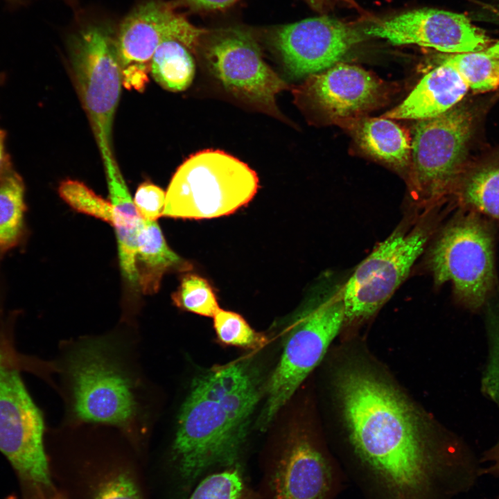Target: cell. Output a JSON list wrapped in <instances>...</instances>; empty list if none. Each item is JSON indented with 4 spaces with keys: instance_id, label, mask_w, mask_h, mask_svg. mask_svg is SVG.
<instances>
[{
    "instance_id": "ac0fdd59",
    "label": "cell",
    "mask_w": 499,
    "mask_h": 499,
    "mask_svg": "<svg viewBox=\"0 0 499 499\" xmlns=\"http://www.w3.org/2000/svg\"><path fill=\"white\" fill-rule=\"evenodd\" d=\"M112 207V223L118 242L119 258L124 277L137 283V238L144 219L136 207L113 153L101 155Z\"/></svg>"
},
{
    "instance_id": "9a60e30c",
    "label": "cell",
    "mask_w": 499,
    "mask_h": 499,
    "mask_svg": "<svg viewBox=\"0 0 499 499\" xmlns=\"http://www.w3.org/2000/svg\"><path fill=\"white\" fill-rule=\"evenodd\" d=\"M363 31L394 45L415 44L451 54L480 51L491 42L466 15L436 8L405 12Z\"/></svg>"
},
{
    "instance_id": "f35d334b",
    "label": "cell",
    "mask_w": 499,
    "mask_h": 499,
    "mask_svg": "<svg viewBox=\"0 0 499 499\" xmlns=\"http://www.w3.org/2000/svg\"><path fill=\"white\" fill-rule=\"evenodd\" d=\"M69 4L75 7L77 5L78 0H66Z\"/></svg>"
},
{
    "instance_id": "83f0119b",
    "label": "cell",
    "mask_w": 499,
    "mask_h": 499,
    "mask_svg": "<svg viewBox=\"0 0 499 499\" xmlns=\"http://www.w3.org/2000/svg\"><path fill=\"white\" fill-rule=\"evenodd\" d=\"M92 482L91 499H143L136 478L125 467L109 466Z\"/></svg>"
},
{
    "instance_id": "7c38bea8",
    "label": "cell",
    "mask_w": 499,
    "mask_h": 499,
    "mask_svg": "<svg viewBox=\"0 0 499 499\" xmlns=\"http://www.w3.org/2000/svg\"><path fill=\"white\" fill-rule=\"evenodd\" d=\"M42 414L19 371L0 358V452L22 478L51 487L44 446Z\"/></svg>"
},
{
    "instance_id": "1f68e13d",
    "label": "cell",
    "mask_w": 499,
    "mask_h": 499,
    "mask_svg": "<svg viewBox=\"0 0 499 499\" xmlns=\"http://www.w3.org/2000/svg\"><path fill=\"white\" fill-rule=\"evenodd\" d=\"M240 0H172L174 7L193 14H209L224 11Z\"/></svg>"
},
{
    "instance_id": "4fadbf2b",
    "label": "cell",
    "mask_w": 499,
    "mask_h": 499,
    "mask_svg": "<svg viewBox=\"0 0 499 499\" xmlns=\"http://www.w3.org/2000/svg\"><path fill=\"white\" fill-rule=\"evenodd\" d=\"M261 499H335L344 474L311 437L292 428L265 466Z\"/></svg>"
},
{
    "instance_id": "5b68a950",
    "label": "cell",
    "mask_w": 499,
    "mask_h": 499,
    "mask_svg": "<svg viewBox=\"0 0 499 499\" xmlns=\"http://www.w3.org/2000/svg\"><path fill=\"white\" fill-rule=\"evenodd\" d=\"M344 321L340 293L308 300L289 317L281 354L265 385V400L256 421L260 430L268 428L321 361Z\"/></svg>"
},
{
    "instance_id": "484cf974",
    "label": "cell",
    "mask_w": 499,
    "mask_h": 499,
    "mask_svg": "<svg viewBox=\"0 0 499 499\" xmlns=\"http://www.w3.org/2000/svg\"><path fill=\"white\" fill-rule=\"evenodd\" d=\"M217 342L224 346L256 350L267 342V336L254 330L238 313L219 309L213 317Z\"/></svg>"
},
{
    "instance_id": "ba28073f",
    "label": "cell",
    "mask_w": 499,
    "mask_h": 499,
    "mask_svg": "<svg viewBox=\"0 0 499 499\" xmlns=\"http://www.w3.org/2000/svg\"><path fill=\"white\" fill-rule=\"evenodd\" d=\"M473 115L455 107L435 118L418 121L412 137L409 183L414 197L437 200L453 191L463 173Z\"/></svg>"
},
{
    "instance_id": "277c9868",
    "label": "cell",
    "mask_w": 499,
    "mask_h": 499,
    "mask_svg": "<svg viewBox=\"0 0 499 499\" xmlns=\"http://www.w3.org/2000/svg\"><path fill=\"white\" fill-rule=\"evenodd\" d=\"M259 186L256 172L243 161L221 150H202L173 175L162 216L201 220L228 216L247 204Z\"/></svg>"
},
{
    "instance_id": "cb8c5ba5",
    "label": "cell",
    "mask_w": 499,
    "mask_h": 499,
    "mask_svg": "<svg viewBox=\"0 0 499 499\" xmlns=\"http://www.w3.org/2000/svg\"><path fill=\"white\" fill-rule=\"evenodd\" d=\"M442 62L452 66L474 92H489L499 87V58L487 48L480 51L451 54Z\"/></svg>"
},
{
    "instance_id": "603a6c76",
    "label": "cell",
    "mask_w": 499,
    "mask_h": 499,
    "mask_svg": "<svg viewBox=\"0 0 499 499\" xmlns=\"http://www.w3.org/2000/svg\"><path fill=\"white\" fill-rule=\"evenodd\" d=\"M193 52L177 40L163 42L152 55L150 72L164 89L181 91L191 84L195 72Z\"/></svg>"
},
{
    "instance_id": "d4e9b609",
    "label": "cell",
    "mask_w": 499,
    "mask_h": 499,
    "mask_svg": "<svg viewBox=\"0 0 499 499\" xmlns=\"http://www.w3.org/2000/svg\"><path fill=\"white\" fill-rule=\"evenodd\" d=\"M189 499H261L245 480L239 465L227 466L204 478Z\"/></svg>"
},
{
    "instance_id": "44dd1931",
    "label": "cell",
    "mask_w": 499,
    "mask_h": 499,
    "mask_svg": "<svg viewBox=\"0 0 499 499\" xmlns=\"http://www.w3.org/2000/svg\"><path fill=\"white\" fill-rule=\"evenodd\" d=\"M453 191L467 211L499 221V157L462 173Z\"/></svg>"
},
{
    "instance_id": "d6a6232c",
    "label": "cell",
    "mask_w": 499,
    "mask_h": 499,
    "mask_svg": "<svg viewBox=\"0 0 499 499\" xmlns=\"http://www.w3.org/2000/svg\"><path fill=\"white\" fill-rule=\"evenodd\" d=\"M484 461L489 462L490 466L481 470V475L486 473L499 477V443L487 450L484 454Z\"/></svg>"
},
{
    "instance_id": "4316f807",
    "label": "cell",
    "mask_w": 499,
    "mask_h": 499,
    "mask_svg": "<svg viewBox=\"0 0 499 499\" xmlns=\"http://www.w3.org/2000/svg\"><path fill=\"white\" fill-rule=\"evenodd\" d=\"M174 304L183 310L213 317L220 309L216 294L207 279L187 273L172 294Z\"/></svg>"
},
{
    "instance_id": "e0dca14e",
    "label": "cell",
    "mask_w": 499,
    "mask_h": 499,
    "mask_svg": "<svg viewBox=\"0 0 499 499\" xmlns=\"http://www.w3.org/2000/svg\"><path fill=\"white\" fill-rule=\"evenodd\" d=\"M469 88L458 72L444 62L418 82L409 95L383 116L393 120H425L456 106Z\"/></svg>"
},
{
    "instance_id": "6da1fadb",
    "label": "cell",
    "mask_w": 499,
    "mask_h": 499,
    "mask_svg": "<svg viewBox=\"0 0 499 499\" xmlns=\"http://www.w3.org/2000/svg\"><path fill=\"white\" fill-rule=\"evenodd\" d=\"M338 385L371 498L452 499L473 487L480 469L472 457L431 448L392 387L358 369L342 371Z\"/></svg>"
},
{
    "instance_id": "ab89813d",
    "label": "cell",
    "mask_w": 499,
    "mask_h": 499,
    "mask_svg": "<svg viewBox=\"0 0 499 499\" xmlns=\"http://www.w3.org/2000/svg\"><path fill=\"white\" fill-rule=\"evenodd\" d=\"M1 357H2V355H1V353H0V358H1Z\"/></svg>"
},
{
    "instance_id": "7a4b0ae2",
    "label": "cell",
    "mask_w": 499,
    "mask_h": 499,
    "mask_svg": "<svg viewBox=\"0 0 499 499\" xmlns=\"http://www.w3.org/2000/svg\"><path fill=\"white\" fill-rule=\"evenodd\" d=\"M265 383L250 357L213 366L190 383L177 414L171 459L184 488L216 466L238 464Z\"/></svg>"
},
{
    "instance_id": "8992f818",
    "label": "cell",
    "mask_w": 499,
    "mask_h": 499,
    "mask_svg": "<svg viewBox=\"0 0 499 499\" xmlns=\"http://www.w3.org/2000/svg\"><path fill=\"white\" fill-rule=\"evenodd\" d=\"M77 28L69 38L76 85L100 155L112 152L113 119L123 85L116 31L98 19L81 21Z\"/></svg>"
},
{
    "instance_id": "74e56055",
    "label": "cell",
    "mask_w": 499,
    "mask_h": 499,
    "mask_svg": "<svg viewBox=\"0 0 499 499\" xmlns=\"http://www.w3.org/2000/svg\"><path fill=\"white\" fill-rule=\"evenodd\" d=\"M11 6H21L25 2V0H5Z\"/></svg>"
},
{
    "instance_id": "5bb4252c",
    "label": "cell",
    "mask_w": 499,
    "mask_h": 499,
    "mask_svg": "<svg viewBox=\"0 0 499 499\" xmlns=\"http://www.w3.org/2000/svg\"><path fill=\"white\" fill-rule=\"evenodd\" d=\"M264 32L293 78L312 76L334 66L365 35L326 15L274 26Z\"/></svg>"
},
{
    "instance_id": "8fae6325",
    "label": "cell",
    "mask_w": 499,
    "mask_h": 499,
    "mask_svg": "<svg viewBox=\"0 0 499 499\" xmlns=\"http://www.w3.org/2000/svg\"><path fill=\"white\" fill-rule=\"evenodd\" d=\"M430 233L421 225L399 229L360 263L340 292L345 321L370 317L391 297L423 251Z\"/></svg>"
},
{
    "instance_id": "f1b7e54d",
    "label": "cell",
    "mask_w": 499,
    "mask_h": 499,
    "mask_svg": "<svg viewBox=\"0 0 499 499\" xmlns=\"http://www.w3.org/2000/svg\"><path fill=\"white\" fill-rule=\"evenodd\" d=\"M62 199L74 210L100 219L112 225V207L83 183L73 180L62 182L58 188Z\"/></svg>"
},
{
    "instance_id": "836d02e7",
    "label": "cell",
    "mask_w": 499,
    "mask_h": 499,
    "mask_svg": "<svg viewBox=\"0 0 499 499\" xmlns=\"http://www.w3.org/2000/svg\"><path fill=\"white\" fill-rule=\"evenodd\" d=\"M6 132L0 129V181L12 171L5 148Z\"/></svg>"
},
{
    "instance_id": "4dcf8cb0",
    "label": "cell",
    "mask_w": 499,
    "mask_h": 499,
    "mask_svg": "<svg viewBox=\"0 0 499 499\" xmlns=\"http://www.w3.org/2000/svg\"><path fill=\"white\" fill-rule=\"evenodd\" d=\"M166 193L151 182H143L138 187L134 202L144 220L156 221L162 216Z\"/></svg>"
},
{
    "instance_id": "30bf717a",
    "label": "cell",
    "mask_w": 499,
    "mask_h": 499,
    "mask_svg": "<svg viewBox=\"0 0 499 499\" xmlns=\"http://www.w3.org/2000/svg\"><path fill=\"white\" fill-rule=\"evenodd\" d=\"M177 10L171 1L143 0L118 26L116 46L125 88H145L152 55L163 42L177 40L198 52L205 28L195 26Z\"/></svg>"
},
{
    "instance_id": "d590c367",
    "label": "cell",
    "mask_w": 499,
    "mask_h": 499,
    "mask_svg": "<svg viewBox=\"0 0 499 499\" xmlns=\"http://www.w3.org/2000/svg\"><path fill=\"white\" fill-rule=\"evenodd\" d=\"M38 489L39 499H67L61 493L52 491L50 493L45 492V487H37Z\"/></svg>"
},
{
    "instance_id": "d6986e66",
    "label": "cell",
    "mask_w": 499,
    "mask_h": 499,
    "mask_svg": "<svg viewBox=\"0 0 499 499\" xmlns=\"http://www.w3.org/2000/svg\"><path fill=\"white\" fill-rule=\"evenodd\" d=\"M342 123L368 155L395 169H409L412 139L393 119L358 117Z\"/></svg>"
},
{
    "instance_id": "e575fe53",
    "label": "cell",
    "mask_w": 499,
    "mask_h": 499,
    "mask_svg": "<svg viewBox=\"0 0 499 499\" xmlns=\"http://www.w3.org/2000/svg\"><path fill=\"white\" fill-rule=\"evenodd\" d=\"M315 10L324 13L344 0H304Z\"/></svg>"
},
{
    "instance_id": "8d00e7d4",
    "label": "cell",
    "mask_w": 499,
    "mask_h": 499,
    "mask_svg": "<svg viewBox=\"0 0 499 499\" xmlns=\"http://www.w3.org/2000/svg\"><path fill=\"white\" fill-rule=\"evenodd\" d=\"M487 49L499 58V41L493 44H490L487 47Z\"/></svg>"
},
{
    "instance_id": "2e32d148",
    "label": "cell",
    "mask_w": 499,
    "mask_h": 499,
    "mask_svg": "<svg viewBox=\"0 0 499 499\" xmlns=\"http://www.w3.org/2000/svg\"><path fill=\"white\" fill-rule=\"evenodd\" d=\"M304 90L313 105L335 122L361 117L383 96V84L376 77L344 63L310 76Z\"/></svg>"
},
{
    "instance_id": "9c48e42d",
    "label": "cell",
    "mask_w": 499,
    "mask_h": 499,
    "mask_svg": "<svg viewBox=\"0 0 499 499\" xmlns=\"http://www.w3.org/2000/svg\"><path fill=\"white\" fill-rule=\"evenodd\" d=\"M257 35L241 24L205 28L198 52L228 91L277 112L276 95L288 85L263 60Z\"/></svg>"
},
{
    "instance_id": "ffe728a7",
    "label": "cell",
    "mask_w": 499,
    "mask_h": 499,
    "mask_svg": "<svg viewBox=\"0 0 499 499\" xmlns=\"http://www.w3.org/2000/svg\"><path fill=\"white\" fill-rule=\"evenodd\" d=\"M136 268L143 292L153 294L166 272L188 271L192 265L169 247L156 221L145 220L137 238Z\"/></svg>"
},
{
    "instance_id": "7402d4cb",
    "label": "cell",
    "mask_w": 499,
    "mask_h": 499,
    "mask_svg": "<svg viewBox=\"0 0 499 499\" xmlns=\"http://www.w3.org/2000/svg\"><path fill=\"white\" fill-rule=\"evenodd\" d=\"M26 211L23 180L12 170L0 181V261L26 240Z\"/></svg>"
},
{
    "instance_id": "3957f363",
    "label": "cell",
    "mask_w": 499,
    "mask_h": 499,
    "mask_svg": "<svg viewBox=\"0 0 499 499\" xmlns=\"http://www.w3.org/2000/svg\"><path fill=\"white\" fill-rule=\"evenodd\" d=\"M111 343L89 339L76 345L65 363L72 418L109 424L138 441L143 421L138 383Z\"/></svg>"
},
{
    "instance_id": "52a82bcc",
    "label": "cell",
    "mask_w": 499,
    "mask_h": 499,
    "mask_svg": "<svg viewBox=\"0 0 499 499\" xmlns=\"http://www.w3.org/2000/svg\"><path fill=\"white\" fill-rule=\"evenodd\" d=\"M428 261L437 285L450 281L462 305L472 310L479 309L496 283L491 227L482 215L467 211L442 231Z\"/></svg>"
},
{
    "instance_id": "f546056e",
    "label": "cell",
    "mask_w": 499,
    "mask_h": 499,
    "mask_svg": "<svg viewBox=\"0 0 499 499\" xmlns=\"http://www.w3.org/2000/svg\"><path fill=\"white\" fill-rule=\"evenodd\" d=\"M489 356L482 376V389L490 399L499 403V317L489 324Z\"/></svg>"
}]
</instances>
